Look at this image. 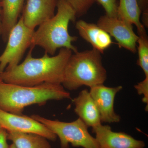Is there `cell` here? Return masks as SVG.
Listing matches in <instances>:
<instances>
[{
    "mask_svg": "<svg viewBox=\"0 0 148 148\" xmlns=\"http://www.w3.org/2000/svg\"><path fill=\"white\" fill-rule=\"evenodd\" d=\"M31 49L21 64L2 72L3 81L24 86H33L43 83L62 84L67 62L72 50L61 48L58 54L50 56L45 52L41 58L32 56L34 47Z\"/></svg>",
    "mask_w": 148,
    "mask_h": 148,
    "instance_id": "cell-1",
    "label": "cell"
},
{
    "mask_svg": "<svg viewBox=\"0 0 148 148\" xmlns=\"http://www.w3.org/2000/svg\"><path fill=\"white\" fill-rule=\"evenodd\" d=\"M66 99H71V94L62 84L43 83L30 86L0 82V109L11 113L22 114L28 106Z\"/></svg>",
    "mask_w": 148,
    "mask_h": 148,
    "instance_id": "cell-2",
    "label": "cell"
},
{
    "mask_svg": "<svg viewBox=\"0 0 148 148\" xmlns=\"http://www.w3.org/2000/svg\"><path fill=\"white\" fill-rule=\"evenodd\" d=\"M56 8V14L35 31L31 47H40L51 56L60 48L68 49L75 53L78 50L72 42L78 38L69 32V22L75 21V12L67 0H57Z\"/></svg>",
    "mask_w": 148,
    "mask_h": 148,
    "instance_id": "cell-3",
    "label": "cell"
},
{
    "mask_svg": "<svg viewBox=\"0 0 148 148\" xmlns=\"http://www.w3.org/2000/svg\"><path fill=\"white\" fill-rule=\"evenodd\" d=\"M101 53L92 49L72 54L67 62L62 85L69 90L83 86L103 84L107 73L102 63Z\"/></svg>",
    "mask_w": 148,
    "mask_h": 148,
    "instance_id": "cell-4",
    "label": "cell"
},
{
    "mask_svg": "<svg viewBox=\"0 0 148 148\" xmlns=\"http://www.w3.org/2000/svg\"><path fill=\"white\" fill-rule=\"evenodd\" d=\"M31 117L59 138L61 148H69L70 144L75 147L100 148L95 138L88 132V127L79 118L73 121L66 122L48 119L37 114Z\"/></svg>",
    "mask_w": 148,
    "mask_h": 148,
    "instance_id": "cell-5",
    "label": "cell"
},
{
    "mask_svg": "<svg viewBox=\"0 0 148 148\" xmlns=\"http://www.w3.org/2000/svg\"><path fill=\"white\" fill-rule=\"evenodd\" d=\"M34 32L24 24L21 16L10 32L5 49L0 56L1 72L19 64L25 51L32 46Z\"/></svg>",
    "mask_w": 148,
    "mask_h": 148,
    "instance_id": "cell-6",
    "label": "cell"
},
{
    "mask_svg": "<svg viewBox=\"0 0 148 148\" xmlns=\"http://www.w3.org/2000/svg\"><path fill=\"white\" fill-rule=\"evenodd\" d=\"M0 126L7 132L32 133L55 141L57 136L43 124L32 117L11 113L0 109Z\"/></svg>",
    "mask_w": 148,
    "mask_h": 148,
    "instance_id": "cell-7",
    "label": "cell"
},
{
    "mask_svg": "<svg viewBox=\"0 0 148 148\" xmlns=\"http://www.w3.org/2000/svg\"><path fill=\"white\" fill-rule=\"evenodd\" d=\"M97 24L114 38L120 48H123L132 53L137 52L139 36L133 31L132 24L117 17L105 15L100 17Z\"/></svg>",
    "mask_w": 148,
    "mask_h": 148,
    "instance_id": "cell-8",
    "label": "cell"
},
{
    "mask_svg": "<svg viewBox=\"0 0 148 148\" xmlns=\"http://www.w3.org/2000/svg\"><path fill=\"white\" fill-rule=\"evenodd\" d=\"M122 89L121 86L110 87L103 84L90 87L89 92L98 108L101 122L111 123L120 121V116L115 112L114 103L116 95Z\"/></svg>",
    "mask_w": 148,
    "mask_h": 148,
    "instance_id": "cell-9",
    "label": "cell"
},
{
    "mask_svg": "<svg viewBox=\"0 0 148 148\" xmlns=\"http://www.w3.org/2000/svg\"><path fill=\"white\" fill-rule=\"evenodd\" d=\"M100 148H144V141L138 140L127 133L114 132L110 126L102 124L92 128Z\"/></svg>",
    "mask_w": 148,
    "mask_h": 148,
    "instance_id": "cell-10",
    "label": "cell"
},
{
    "mask_svg": "<svg viewBox=\"0 0 148 148\" xmlns=\"http://www.w3.org/2000/svg\"><path fill=\"white\" fill-rule=\"evenodd\" d=\"M57 0H27L21 16L24 24L34 30L55 15Z\"/></svg>",
    "mask_w": 148,
    "mask_h": 148,
    "instance_id": "cell-11",
    "label": "cell"
},
{
    "mask_svg": "<svg viewBox=\"0 0 148 148\" xmlns=\"http://www.w3.org/2000/svg\"><path fill=\"white\" fill-rule=\"evenodd\" d=\"M75 27L80 36L101 53L113 43L111 36L97 24L79 20Z\"/></svg>",
    "mask_w": 148,
    "mask_h": 148,
    "instance_id": "cell-12",
    "label": "cell"
},
{
    "mask_svg": "<svg viewBox=\"0 0 148 148\" xmlns=\"http://www.w3.org/2000/svg\"><path fill=\"white\" fill-rule=\"evenodd\" d=\"M73 101L75 112L88 127L92 128L101 124L99 111L88 90H82Z\"/></svg>",
    "mask_w": 148,
    "mask_h": 148,
    "instance_id": "cell-13",
    "label": "cell"
},
{
    "mask_svg": "<svg viewBox=\"0 0 148 148\" xmlns=\"http://www.w3.org/2000/svg\"><path fill=\"white\" fill-rule=\"evenodd\" d=\"M25 0H2V35L5 42L12 28L18 21Z\"/></svg>",
    "mask_w": 148,
    "mask_h": 148,
    "instance_id": "cell-14",
    "label": "cell"
},
{
    "mask_svg": "<svg viewBox=\"0 0 148 148\" xmlns=\"http://www.w3.org/2000/svg\"><path fill=\"white\" fill-rule=\"evenodd\" d=\"M141 14L137 0H119L117 18L134 24L137 28L138 36L147 34L145 27L140 21Z\"/></svg>",
    "mask_w": 148,
    "mask_h": 148,
    "instance_id": "cell-15",
    "label": "cell"
},
{
    "mask_svg": "<svg viewBox=\"0 0 148 148\" xmlns=\"http://www.w3.org/2000/svg\"><path fill=\"white\" fill-rule=\"evenodd\" d=\"M7 138L16 148H52L46 138L38 134L7 132Z\"/></svg>",
    "mask_w": 148,
    "mask_h": 148,
    "instance_id": "cell-16",
    "label": "cell"
},
{
    "mask_svg": "<svg viewBox=\"0 0 148 148\" xmlns=\"http://www.w3.org/2000/svg\"><path fill=\"white\" fill-rule=\"evenodd\" d=\"M137 46L138 59L137 65L143 70L145 77H148V39L147 34L138 36Z\"/></svg>",
    "mask_w": 148,
    "mask_h": 148,
    "instance_id": "cell-17",
    "label": "cell"
},
{
    "mask_svg": "<svg viewBox=\"0 0 148 148\" xmlns=\"http://www.w3.org/2000/svg\"><path fill=\"white\" fill-rule=\"evenodd\" d=\"M75 12L76 17H79L87 13L95 0H67Z\"/></svg>",
    "mask_w": 148,
    "mask_h": 148,
    "instance_id": "cell-18",
    "label": "cell"
},
{
    "mask_svg": "<svg viewBox=\"0 0 148 148\" xmlns=\"http://www.w3.org/2000/svg\"><path fill=\"white\" fill-rule=\"evenodd\" d=\"M106 12V15L111 17H117L119 3L117 0H95Z\"/></svg>",
    "mask_w": 148,
    "mask_h": 148,
    "instance_id": "cell-19",
    "label": "cell"
},
{
    "mask_svg": "<svg viewBox=\"0 0 148 148\" xmlns=\"http://www.w3.org/2000/svg\"><path fill=\"white\" fill-rule=\"evenodd\" d=\"M134 87L138 94L143 95L142 101L143 103L146 104L145 110L148 112V77H145V79L141 82L135 85Z\"/></svg>",
    "mask_w": 148,
    "mask_h": 148,
    "instance_id": "cell-20",
    "label": "cell"
},
{
    "mask_svg": "<svg viewBox=\"0 0 148 148\" xmlns=\"http://www.w3.org/2000/svg\"><path fill=\"white\" fill-rule=\"evenodd\" d=\"M7 140V132L1 128L0 130V148H9Z\"/></svg>",
    "mask_w": 148,
    "mask_h": 148,
    "instance_id": "cell-21",
    "label": "cell"
},
{
    "mask_svg": "<svg viewBox=\"0 0 148 148\" xmlns=\"http://www.w3.org/2000/svg\"><path fill=\"white\" fill-rule=\"evenodd\" d=\"M137 2L142 12L148 11V0H137Z\"/></svg>",
    "mask_w": 148,
    "mask_h": 148,
    "instance_id": "cell-22",
    "label": "cell"
},
{
    "mask_svg": "<svg viewBox=\"0 0 148 148\" xmlns=\"http://www.w3.org/2000/svg\"><path fill=\"white\" fill-rule=\"evenodd\" d=\"M142 14V21L143 26L148 28V11L143 12Z\"/></svg>",
    "mask_w": 148,
    "mask_h": 148,
    "instance_id": "cell-23",
    "label": "cell"
},
{
    "mask_svg": "<svg viewBox=\"0 0 148 148\" xmlns=\"http://www.w3.org/2000/svg\"><path fill=\"white\" fill-rule=\"evenodd\" d=\"M1 12H2L1 0H0V36H1L2 32V29Z\"/></svg>",
    "mask_w": 148,
    "mask_h": 148,
    "instance_id": "cell-24",
    "label": "cell"
},
{
    "mask_svg": "<svg viewBox=\"0 0 148 148\" xmlns=\"http://www.w3.org/2000/svg\"><path fill=\"white\" fill-rule=\"evenodd\" d=\"M9 148H16V147H15V146H14V145L12 143V144H11L10 145H9Z\"/></svg>",
    "mask_w": 148,
    "mask_h": 148,
    "instance_id": "cell-25",
    "label": "cell"
},
{
    "mask_svg": "<svg viewBox=\"0 0 148 148\" xmlns=\"http://www.w3.org/2000/svg\"><path fill=\"white\" fill-rule=\"evenodd\" d=\"M3 79L2 78V72L0 71V82H2Z\"/></svg>",
    "mask_w": 148,
    "mask_h": 148,
    "instance_id": "cell-26",
    "label": "cell"
},
{
    "mask_svg": "<svg viewBox=\"0 0 148 148\" xmlns=\"http://www.w3.org/2000/svg\"><path fill=\"white\" fill-rule=\"evenodd\" d=\"M1 126H0V130H1Z\"/></svg>",
    "mask_w": 148,
    "mask_h": 148,
    "instance_id": "cell-27",
    "label": "cell"
},
{
    "mask_svg": "<svg viewBox=\"0 0 148 148\" xmlns=\"http://www.w3.org/2000/svg\"><path fill=\"white\" fill-rule=\"evenodd\" d=\"M1 1H2V0H1Z\"/></svg>",
    "mask_w": 148,
    "mask_h": 148,
    "instance_id": "cell-28",
    "label": "cell"
}]
</instances>
